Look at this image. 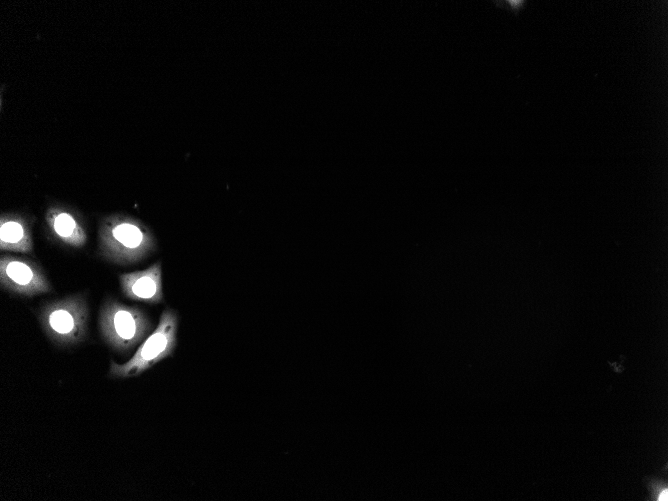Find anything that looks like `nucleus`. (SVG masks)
Here are the masks:
<instances>
[{
  "label": "nucleus",
  "instance_id": "1",
  "mask_svg": "<svg viewBox=\"0 0 668 501\" xmlns=\"http://www.w3.org/2000/svg\"><path fill=\"white\" fill-rule=\"evenodd\" d=\"M98 328L105 344L119 354L130 353L154 329L152 320L143 309L113 297L105 298L100 306Z\"/></svg>",
  "mask_w": 668,
  "mask_h": 501
},
{
  "label": "nucleus",
  "instance_id": "2",
  "mask_svg": "<svg viewBox=\"0 0 668 501\" xmlns=\"http://www.w3.org/2000/svg\"><path fill=\"white\" fill-rule=\"evenodd\" d=\"M37 318L47 338L59 347L76 346L88 337L86 293H74L43 303Z\"/></svg>",
  "mask_w": 668,
  "mask_h": 501
},
{
  "label": "nucleus",
  "instance_id": "3",
  "mask_svg": "<svg viewBox=\"0 0 668 501\" xmlns=\"http://www.w3.org/2000/svg\"><path fill=\"white\" fill-rule=\"evenodd\" d=\"M157 248L154 235L133 220L116 218L104 224L99 231L98 254L113 264L139 263Z\"/></svg>",
  "mask_w": 668,
  "mask_h": 501
},
{
  "label": "nucleus",
  "instance_id": "4",
  "mask_svg": "<svg viewBox=\"0 0 668 501\" xmlns=\"http://www.w3.org/2000/svg\"><path fill=\"white\" fill-rule=\"evenodd\" d=\"M178 326V312L170 307L164 308L158 324L140 344L133 356L121 364L111 361L109 376L119 379L137 377L171 357L177 347Z\"/></svg>",
  "mask_w": 668,
  "mask_h": 501
},
{
  "label": "nucleus",
  "instance_id": "5",
  "mask_svg": "<svg viewBox=\"0 0 668 501\" xmlns=\"http://www.w3.org/2000/svg\"><path fill=\"white\" fill-rule=\"evenodd\" d=\"M0 286L12 294L33 297L53 290L42 267L35 261L9 254L0 257Z\"/></svg>",
  "mask_w": 668,
  "mask_h": 501
},
{
  "label": "nucleus",
  "instance_id": "6",
  "mask_svg": "<svg viewBox=\"0 0 668 501\" xmlns=\"http://www.w3.org/2000/svg\"><path fill=\"white\" fill-rule=\"evenodd\" d=\"M124 297L147 304L164 301L161 261H156L146 269L122 273L118 276Z\"/></svg>",
  "mask_w": 668,
  "mask_h": 501
},
{
  "label": "nucleus",
  "instance_id": "7",
  "mask_svg": "<svg viewBox=\"0 0 668 501\" xmlns=\"http://www.w3.org/2000/svg\"><path fill=\"white\" fill-rule=\"evenodd\" d=\"M0 250L33 254V241L29 228L21 219L2 218L0 225Z\"/></svg>",
  "mask_w": 668,
  "mask_h": 501
},
{
  "label": "nucleus",
  "instance_id": "8",
  "mask_svg": "<svg viewBox=\"0 0 668 501\" xmlns=\"http://www.w3.org/2000/svg\"><path fill=\"white\" fill-rule=\"evenodd\" d=\"M48 220L51 232L60 244L72 248H82L86 244L83 227L69 212L54 211Z\"/></svg>",
  "mask_w": 668,
  "mask_h": 501
},
{
  "label": "nucleus",
  "instance_id": "9",
  "mask_svg": "<svg viewBox=\"0 0 668 501\" xmlns=\"http://www.w3.org/2000/svg\"><path fill=\"white\" fill-rule=\"evenodd\" d=\"M667 498H668L667 490H664V491H663V494L661 493L660 496L658 497V500H664V501H666Z\"/></svg>",
  "mask_w": 668,
  "mask_h": 501
}]
</instances>
